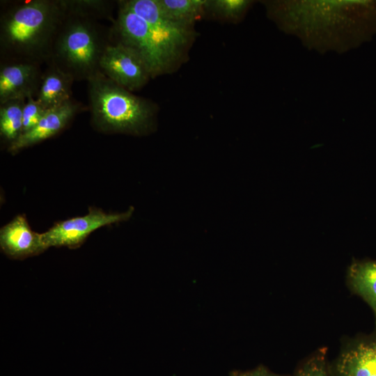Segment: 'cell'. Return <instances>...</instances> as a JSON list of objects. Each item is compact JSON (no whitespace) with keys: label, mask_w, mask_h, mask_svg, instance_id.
I'll return each instance as SVG.
<instances>
[{"label":"cell","mask_w":376,"mask_h":376,"mask_svg":"<svg viewBox=\"0 0 376 376\" xmlns=\"http://www.w3.org/2000/svg\"><path fill=\"white\" fill-rule=\"evenodd\" d=\"M283 31L319 49H344L376 31V1H263Z\"/></svg>","instance_id":"cell-1"},{"label":"cell","mask_w":376,"mask_h":376,"mask_svg":"<svg viewBox=\"0 0 376 376\" xmlns=\"http://www.w3.org/2000/svg\"><path fill=\"white\" fill-rule=\"evenodd\" d=\"M66 17L59 0H31L1 17L0 46L15 61L37 63L50 58L56 34Z\"/></svg>","instance_id":"cell-2"},{"label":"cell","mask_w":376,"mask_h":376,"mask_svg":"<svg viewBox=\"0 0 376 376\" xmlns=\"http://www.w3.org/2000/svg\"><path fill=\"white\" fill-rule=\"evenodd\" d=\"M91 120L102 132L143 135L155 127L156 105L118 85L100 71L88 80Z\"/></svg>","instance_id":"cell-3"},{"label":"cell","mask_w":376,"mask_h":376,"mask_svg":"<svg viewBox=\"0 0 376 376\" xmlns=\"http://www.w3.org/2000/svg\"><path fill=\"white\" fill-rule=\"evenodd\" d=\"M109 42L94 19L68 15L54 40L52 65L75 79L86 81L100 70V61Z\"/></svg>","instance_id":"cell-4"},{"label":"cell","mask_w":376,"mask_h":376,"mask_svg":"<svg viewBox=\"0 0 376 376\" xmlns=\"http://www.w3.org/2000/svg\"><path fill=\"white\" fill-rule=\"evenodd\" d=\"M114 31L118 41L133 49L146 65L151 78L175 70L187 51L156 35L148 23L123 1H118Z\"/></svg>","instance_id":"cell-5"},{"label":"cell","mask_w":376,"mask_h":376,"mask_svg":"<svg viewBox=\"0 0 376 376\" xmlns=\"http://www.w3.org/2000/svg\"><path fill=\"white\" fill-rule=\"evenodd\" d=\"M133 208L122 213L108 214L97 208H90L84 216L76 217L56 223L41 233L45 247H79L94 230L107 225L125 221L132 214Z\"/></svg>","instance_id":"cell-6"},{"label":"cell","mask_w":376,"mask_h":376,"mask_svg":"<svg viewBox=\"0 0 376 376\" xmlns=\"http://www.w3.org/2000/svg\"><path fill=\"white\" fill-rule=\"evenodd\" d=\"M100 70L118 85L134 91L143 88L151 78L141 57L121 42L109 43L100 61Z\"/></svg>","instance_id":"cell-7"},{"label":"cell","mask_w":376,"mask_h":376,"mask_svg":"<svg viewBox=\"0 0 376 376\" xmlns=\"http://www.w3.org/2000/svg\"><path fill=\"white\" fill-rule=\"evenodd\" d=\"M123 2L145 20L156 35L187 51L195 37L194 29L183 27L169 20L161 10L157 0H127Z\"/></svg>","instance_id":"cell-8"},{"label":"cell","mask_w":376,"mask_h":376,"mask_svg":"<svg viewBox=\"0 0 376 376\" xmlns=\"http://www.w3.org/2000/svg\"><path fill=\"white\" fill-rule=\"evenodd\" d=\"M42 72L37 63L15 61L0 70V104L15 99L36 96Z\"/></svg>","instance_id":"cell-9"},{"label":"cell","mask_w":376,"mask_h":376,"mask_svg":"<svg viewBox=\"0 0 376 376\" xmlns=\"http://www.w3.org/2000/svg\"><path fill=\"white\" fill-rule=\"evenodd\" d=\"M0 246L8 257L24 259L47 249L41 233L33 231L25 217L17 215L0 230Z\"/></svg>","instance_id":"cell-10"},{"label":"cell","mask_w":376,"mask_h":376,"mask_svg":"<svg viewBox=\"0 0 376 376\" xmlns=\"http://www.w3.org/2000/svg\"><path fill=\"white\" fill-rule=\"evenodd\" d=\"M335 376H376V335L353 340L342 349Z\"/></svg>","instance_id":"cell-11"},{"label":"cell","mask_w":376,"mask_h":376,"mask_svg":"<svg viewBox=\"0 0 376 376\" xmlns=\"http://www.w3.org/2000/svg\"><path fill=\"white\" fill-rule=\"evenodd\" d=\"M77 104L71 100L58 107L46 110L38 123L9 145L12 153L49 139L62 130L77 111Z\"/></svg>","instance_id":"cell-12"},{"label":"cell","mask_w":376,"mask_h":376,"mask_svg":"<svg viewBox=\"0 0 376 376\" xmlns=\"http://www.w3.org/2000/svg\"><path fill=\"white\" fill-rule=\"evenodd\" d=\"M72 77L52 65L42 72L35 99L45 110L52 109L70 100Z\"/></svg>","instance_id":"cell-13"},{"label":"cell","mask_w":376,"mask_h":376,"mask_svg":"<svg viewBox=\"0 0 376 376\" xmlns=\"http://www.w3.org/2000/svg\"><path fill=\"white\" fill-rule=\"evenodd\" d=\"M350 288L370 307L376 323V260H353L347 272Z\"/></svg>","instance_id":"cell-14"},{"label":"cell","mask_w":376,"mask_h":376,"mask_svg":"<svg viewBox=\"0 0 376 376\" xmlns=\"http://www.w3.org/2000/svg\"><path fill=\"white\" fill-rule=\"evenodd\" d=\"M164 15L171 22L194 29L196 19L204 14L206 0H157Z\"/></svg>","instance_id":"cell-15"},{"label":"cell","mask_w":376,"mask_h":376,"mask_svg":"<svg viewBox=\"0 0 376 376\" xmlns=\"http://www.w3.org/2000/svg\"><path fill=\"white\" fill-rule=\"evenodd\" d=\"M25 102L26 98H19L0 104V134L10 144L22 134Z\"/></svg>","instance_id":"cell-16"},{"label":"cell","mask_w":376,"mask_h":376,"mask_svg":"<svg viewBox=\"0 0 376 376\" xmlns=\"http://www.w3.org/2000/svg\"><path fill=\"white\" fill-rule=\"evenodd\" d=\"M249 0H206L204 14L230 22L242 19L253 3Z\"/></svg>","instance_id":"cell-17"},{"label":"cell","mask_w":376,"mask_h":376,"mask_svg":"<svg viewBox=\"0 0 376 376\" xmlns=\"http://www.w3.org/2000/svg\"><path fill=\"white\" fill-rule=\"evenodd\" d=\"M68 15L91 19L109 16L111 2L102 0H59Z\"/></svg>","instance_id":"cell-18"},{"label":"cell","mask_w":376,"mask_h":376,"mask_svg":"<svg viewBox=\"0 0 376 376\" xmlns=\"http://www.w3.org/2000/svg\"><path fill=\"white\" fill-rule=\"evenodd\" d=\"M294 376H329L327 348L315 351L298 368Z\"/></svg>","instance_id":"cell-19"},{"label":"cell","mask_w":376,"mask_h":376,"mask_svg":"<svg viewBox=\"0 0 376 376\" xmlns=\"http://www.w3.org/2000/svg\"><path fill=\"white\" fill-rule=\"evenodd\" d=\"M45 111L32 95L27 96L23 109L22 134L33 129Z\"/></svg>","instance_id":"cell-20"},{"label":"cell","mask_w":376,"mask_h":376,"mask_svg":"<svg viewBox=\"0 0 376 376\" xmlns=\"http://www.w3.org/2000/svg\"><path fill=\"white\" fill-rule=\"evenodd\" d=\"M229 376H282L269 370L263 366H259L256 368L247 370H233L229 373Z\"/></svg>","instance_id":"cell-21"}]
</instances>
